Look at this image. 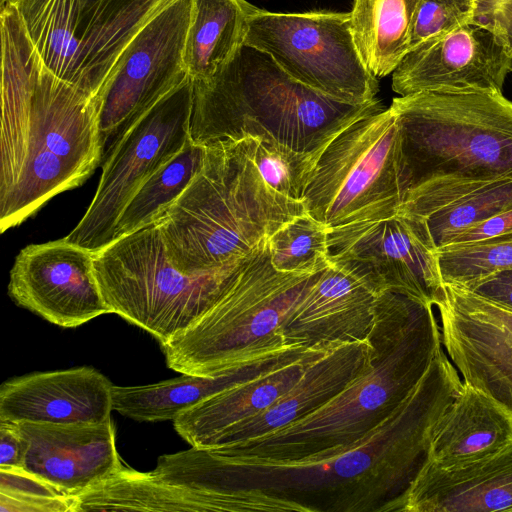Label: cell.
I'll use <instances>...</instances> for the list:
<instances>
[{"label": "cell", "instance_id": "6da1fadb", "mask_svg": "<svg viewBox=\"0 0 512 512\" xmlns=\"http://www.w3.org/2000/svg\"><path fill=\"white\" fill-rule=\"evenodd\" d=\"M462 387L441 348L405 401L337 454L267 460L191 447L160 456L152 473L205 495L215 512H399L429 461L438 422Z\"/></svg>", "mask_w": 512, "mask_h": 512}, {"label": "cell", "instance_id": "7a4b0ae2", "mask_svg": "<svg viewBox=\"0 0 512 512\" xmlns=\"http://www.w3.org/2000/svg\"><path fill=\"white\" fill-rule=\"evenodd\" d=\"M368 340L371 366L327 403L273 432L212 451L299 460L329 457L362 440L412 393L442 348L432 305L394 291L379 296Z\"/></svg>", "mask_w": 512, "mask_h": 512}, {"label": "cell", "instance_id": "3957f363", "mask_svg": "<svg viewBox=\"0 0 512 512\" xmlns=\"http://www.w3.org/2000/svg\"><path fill=\"white\" fill-rule=\"evenodd\" d=\"M408 192L399 212L426 218L512 180V101L495 91H422L392 100Z\"/></svg>", "mask_w": 512, "mask_h": 512}, {"label": "cell", "instance_id": "277c9868", "mask_svg": "<svg viewBox=\"0 0 512 512\" xmlns=\"http://www.w3.org/2000/svg\"><path fill=\"white\" fill-rule=\"evenodd\" d=\"M205 147L201 169L157 223L170 262L189 275L234 264L306 213L266 183L243 139Z\"/></svg>", "mask_w": 512, "mask_h": 512}, {"label": "cell", "instance_id": "5b68a950", "mask_svg": "<svg viewBox=\"0 0 512 512\" xmlns=\"http://www.w3.org/2000/svg\"><path fill=\"white\" fill-rule=\"evenodd\" d=\"M378 99L351 105L289 76L265 52L243 44L214 75L193 80L190 137L207 146L247 136L301 152H323L349 124L375 109Z\"/></svg>", "mask_w": 512, "mask_h": 512}, {"label": "cell", "instance_id": "8992f818", "mask_svg": "<svg viewBox=\"0 0 512 512\" xmlns=\"http://www.w3.org/2000/svg\"><path fill=\"white\" fill-rule=\"evenodd\" d=\"M268 238L241 259L222 293L187 331L160 345L167 366L215 377L294 348L283 327L322 272H282L270 261Z\"/></svg>", "mask_w": 512, "mask_h": 512}, {"label": "cell", "instance_id": "52a82bcc", "mask_svg": "<svg viewBox=\"0 0 512 512\" xmlns=\"http://www.w3.org/2000/svg\"><path fill=\"white\" fill-rule=\"evenodd\" d=\"M100 164L96 103L54 75L34 48L23 166L12 191L0 200V231L81 185Z\"/></svg>", "mask_w": 512, "mask_h": 512}, {"label": "cell", "instance_id": "ba28073f", "mask_svg": "<svg viewBox=\"0 0 512 512\" xmlns=\"http://www.w3.org/2000/svg\"><path fill=\"white\" fill-rule=\"evenodd\" d=\"M240 260L218 271L185 274L170 262L157 223L93 253L95 276L111 313L147 331L160 345L209 310Z\"/></svg>", "mask_w": 512, "mask_h": 512}, {"label": "cell", "instance_id": "9c48e42d", "mask_svg": "<svg viewBox=\"0 0 512 512\" xmlns=\"http://www.w3.org/2000/svg\"><path fill=\"white\" fill-rule=\"evenodd\" d=\"M407 192L398 121L380 104L326 146L302 202L330 230L392 217Z\"/></svg>", "mask_w": 512, "mask_h": 512}, {"label": "cell", "instance_id": "30bf717a", "mask_svg": "<svg viewBox=\"0 0 512 512\" xmlns=\"http://www.w3.org/2000/svg\"><path fill=\"white\" fill-rule=\"evenodd\" d=\"M44 65L97 102L132 38L175 0H8Z\"/></svg>", "mask_w": 512, "mask_h": 512}, {"label": "cell", "instance_id": "8fae6325", "mask_svg": "<svg viewBox=\"0 0 512 512\" xmlns=\"http://www.w3.org/2000/svg\"><path fill=\"white\" fill-rule=\"evenodd\" d=\"M244 44L268 54L289 76L351 105L376 100L377 78L364 65L349 13H274L254 8Z\"/></svg>", "mask_w": 512, "mask_h": 512}, {"label": "cell", "instance_id": "7c38bea8", "mask_svg": "<svg viewBox=\"0 0 512 512\" xmlns=\"http://www.w3.org/2000/svg\"><path fill=\"white\" fill-rule=\"evenodd\" d=\"M193 103V80L179 86L147 110L123 135L101 165L91 204L64 238L91 252L114 240L126 204L140 186L187 143Z\"/></svg>", "mask_w": 512, "mask_h": 512}, {"label": "cell", "instance_id": "4fadbf2b", "mask_svg": "<svg viewBox=\"0 0 512 512\" xmlns=\"http://www.w3.org/2000/svg\"><path fill=\"white\" fill-rule=\"evenodd\" d=\"M191 0H175L132 38L97 102L101 164L130 127L188 76L184 48Z\"/></svg>", "mask_w": 512, "mask_h": 512}, {"label": "cell", "instance_id": "5bb4252c", "mask_svg": "<svg viewBox=\"0 0 512 512\" xmlns=\"http://www.w3.org/2000/svg\"><path fill=\"white\" fill-rule=\"evenodd\" d=\"M327 240L330 260L364 263L384 291L403 293L432 306L442 299L438 251L423 219L398 212L330 229Z\"/></svg>", "mask_w": 512, "mask_h": 512}, {"label": "cell", "instance_id": "9a60e30c", "mask_svg": "<svg viewBox=\"0 0 512 512\" xmlns=\"http://www.w3.org/2000/svg\"><path fill=\"white\" fill-rule=\"evenodd\" d=\"M441 339L464 382L512 416V309L444 284Z\"/></svg>", "mask_w": 512, "mask_h": 512}, {"label": "cell", "instance_id": "2e32d148", "mask_svg": "<svg viewBox=\"0 0 512 512\" xmlns=\"http://www.w3.org/2000/svg\"><path fill=\"white\" fill-rule=\"evenodd\" d=\"M13 301L64 328L111 313L101 294L93 252L65 238L23 248L10 271Z\"/></svg>", "mask_w": 512, "mask_h": 512}, {"label": "cell", "instance_id": "e0dca14e", "mask_svg": "<svg viewBox=\"0 0 512 512\" xmlns=\"http://www.w3.org/2000/svg\"><path fill=\"white\" fill-rule=\"evenodd\" d=\"M330 261L286 320L283 334L289 346L368 339L378 298L385 291L364 263Z\"/></svg>", "mask_w": 512, "mask_h": 512}, {"label": "cell", "instance_id": "ac0fdd59", "mask_svg": "<svg viewBox=\"0 0 512 512\" xmlns=\"http://www.w3.org/2000/svg\"><path fill=\"white\" fill-rule=\"evenodd\" d=\"M512 56L489 31L466 24L409 51L392 73L400 96L422 91L502 92Z\"/></svg>", "mask_w": 512, "mask_h": 512}, {"label": "cell", "instance_id": "d6986e66", "mask_svg": "<svg viewBox=\"0 0 512 512\" xmlns=\"http://www.w3.org/2000/svg\"><path fill=\"white\" fill-rule=\"evenodd\" d=\"M17 425L26 443L23 469L66 493H81L124 466L112 418L92 424Z\"/></svg>", "mask_w": 512, "mask_h": 512}, {"label": "cell", "instance_id": "ffe728a7", "mask_svg": "<svg viewBox=\"0 0 512 512\" xmlns=\"http://www.w3.org/2000/svg\"><path fill=\"white\" fill-rule=\"evenodd\" d=\"M113 385L92 367L35 372L0 388V421L92 424L111 419Z\"/></svg>", "mask_w": 512, "mask_h": 512}, {"label": "cell", "instance_id": "44dd1931", "mask_svg": "<svg viewBox=\"0 0 512 512\" xmlns=\"http://www.w3.org/2000/svg\"><path fill=\"white\" fill-rule=\"evenodd\" d=\"M372 355L368 339L335 343L314 359L298 381L272 405L230 426L205 449L259 437L305 417L367 371Z\"/></svg>", "mask_w": 512, "mask_h": 512}, {"label": "cell", "instance_id": "7402d4cb", "mask_svg": "<svg viewBox=\"0 0 512 512\" xmlns=\"http://www.w3.org/2000/svg\"><path fill=\"white\" fill-rule=\"evenodd\" d=\"M512 512V441L467 465L423 467L399 512Z\"/></svg>", "mask_w": 512, "mask_h": 512}, {"label": "cell", "instance_id": "603a6c76", "mask_svg": "<svg viewBox=\"0 0 512 512\" xmlns=\"http://www.w3.org/2000/svg\"><path fill=\"white\" fill-rule=\"evenodd\" d=\"M335 343L304 349L260 375L212 395L179 414L173 420L174 429L191 447L207 448L230 426L272 405Z\"/></svg>", "mask_w": 512, "mask_h": 512}, {"label": "cell", "instance_id": "cb8c5ba5", "mask_svg": "<svg viewBox=\"0 0 512 512\" xmlns=\"http://www.w3.org/2000/svg\"><path fill=\"white\" fill-rule=\"evenodd\" d=\"M512 441V416L492 398L463 382L433 434L429 463L454 468L495 454Z\"/></svg>", "mask_w": 512, "mask_h": 512}, {"label": "cell", "instance_id": "d4e9b609", "mask_svg": "<svg viewBox=\"0 0 512 512\" xmlns=\"http://www.w3.org/2000/svg\"><path fill=\"white\" fill-rule=\"evenodd\" d=\"M304 349L297 347L215 377L183 374L153 384L113 385V410L141 422L174 420L212 395L258 376Z\"/></svg>", "mask_w": 512, "mask_h": 512}, {"label": "cell", "instance_id": "484cf974", "mask_svg": "<svg viewBox=\"0 0 512 512\" xmlns=\"http://www.w3.org/2000/svg\"><path fill=\"white\" fill-rule=\"evenodd\" d=\"M184 62L192 80L214 75L244 44L255 8L246 0H191Z\"/></svg>", "mask_w": 512, "mask_h": 512}, {"label": "cell", "instance_id": "4316f807", "mask_svg": "<svg viewBox=\"0 0 512 512\" xmlns=\"http://www.w3.org/2000/svg\"><path fill=\"white\" fill-rule=\"evenodd\" d=\"M421 0H353L351 32L366 68L385 77L410 51V32Z\"/></svg>", "mask_w": 512, "mask_h": 512}, {"label": "cell", "instance_id": "83f0119b", "mask_svg": "<svg viewBox=\"0 0 512 512\" xmlns=\"http://www.w3.org/2000/svg\"><path fill=\"white\" fill-rule=\"evenodd\" d=\"M80 511H210L206 497L125 465L103 482L75 495Z\"/></svg>", "mask_w": 512, "mask_h": 512}, {"label": "cell", "instance_id": "f1b7e54d", "mask_svg": "<svg viewBox=\"0 0 512 512\" xmlns=\"http://www.w3.org/2000/svg\"><path fill=\"white\" fill-rule=\"evenodd\" d=\"M205 155L206 147L190 138L126 204L116 224L114 240L158 223L201 169Z\"/></svg>", "mask_w": 512, "mask_h": 512}, {"label": "cell", "instance_id": "f546056e", "mask_svg": "<svg viewBox=\"0 0 512 512\" xmlns=\"http://www.w3.org/2000/svg\"><path fill=\"white\" fill-rule=\"evenodd\" d=\"M329 229L307 212L268 238L270 261L282 272L315 274L330 266Z\"/></svg>", "mask_w": 512, "mask_h": 512}, {"label": "cell", "instance_id": "4dcf8cb0", "mask_svg": "<svg viewBox=\"0 0 512 512\" xmlns=\"http://www.w3.org/2000/svg\"><path fill=\"white\" fill-rule=\"evenodd\" d=\"M512 208V180L499 181L460 197L438 209L425 221L436 249L448 245L460 233Z\"/></svg>", "mask_w": 512, "mask_h": 512}, {"label": "cell", "instance_id": "1f68e13d", "mask_svg": "<svg viewBox=\"0 0 512 512\" xmlns=\"http://www.w3.org/2000/svg\"><path fill=\"white\" fill-rule=\"evenodd\" d=\"M437 251L443 284L469 288L485 277L512 269V234L449 244Z\"/></svg>", "mask_w": 512, "mask_h": 512}, {"label": "cell", "instance_id": "d6a6232c", "mask_svg": "<svg viewBox=\"0 0 512 512\" xmlns=\"http://www.w3.org/2000/svg\"><path fill=\"white\" fill-rule=\"evenodd\" d=\"M245 148L263 179L278 193L302 201L322 152H301L284 144L243 138Z\"/></svg>", "mask_w": 512, "mask_h": 512}, {"label": "cell", "instance_id": "836d02e7", "mask_svg": "<svg viewBox=\"0 0 512 512\" xmlns=\"http://www.w3.org/2000/svg\"><path fill=\"white\" fill-rule=\"evenodd\" d=\"M0 481L1 512H75V495L23 468H0Z\"/></svg>", "mask_w": 512, "mask_h": 512}, {"label": "cell", "instance_id": "e575fe53", "mask_svg": "<svg viewBox=\"0 0 512 512\" xmlns=\"http://www.w3.org/2000/svg\"><path fill=\"white\" fill-rule=\"evenodd\" d=\"M476 0H421L412 22L410 51L423 42L470 24Z\"/></svg>", "mask_w": 512, "mask_h": 512}, {"label": "cell", "instance_id": "d590c367", "mask_svg": "<svg viewBox=\"0 0 512 512\" xmlns=\"http://www.w3.org/2000/svg\"><path fill=\"white\" fill-rule=\"evenodd\" d=\"M470 24L492 33L512 56V0H476Z\"/></svg>", "mask_w": 512, "mask_h": 512}, {"label": "cell", "instance_id": "8d00e7d4", "mask_svg": "<svg viewBox=\"0 0 512 512\" xmlns=\"http://www.w3.org/2000/svg\"><path fill=\"white\" fill-rule=\"evenodd\" d=\"M511 234L512 208L471 226L455 237L449 244L477 242Z\"/></svg>", "mask_w": 512, "mask_h": 512}, {"label": "cell", "instance_id": "74e56055", "mask_svg": "<svg viewBox=\"0 0 512 512\" xmlns=\"http://www.w3.org/2000/svg\"><path fill=\"white\" fill-rule=\"evenodd\" d=\"M26 443L17 423L0 421V468H23Z\"/></svg>", "mask_w": 512, "mask_h": 512}, {"label": "cell", "instance_id": "f35d334b", "mask_svg": "<svg viewBox=\"0 0 512 512\" xmlns=\"http://www.w3.org/2000/svg\"><path fill=\"white\" fill-rule=\"evenodd\" d=\"M466 289L512 309V269L485 277Z\"/></svg>", "mask_w": 512, "mask_h": 512}]
</instances>
